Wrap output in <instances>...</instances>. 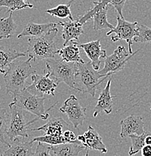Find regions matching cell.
<instances>
[{
    "label": "cell",
    "mask_w": 151,
    "mask_h": 156,
    "mask_svg": "<svg viewBox=\"0 0 151 156\" xmlns=\"http://www.w3.org/2000/svg\"><path fill=\"white\" fill-rule=\"evenodd\" d=\"M139 51L137 50L130 53L124 47L118 46L111 56H105L104 67L99 72L103 75H112L115 73L121 71L125 68L128 61Z\"/></svg>",
    "instance_id": "ba28073f"
},
{
    "label": "cell",
    "mask_w": 151,
    "mask_h": 156,
    "mask_svg": "<svg viewBox=\"0 0 151 156\" xmlns=\"http://www.w3.org/2000/svg\"><path fill=\"white\" fill-rule=\"evenodd\" d=\"M108 8V5L103 8L100 11H97L92 17V18L94 19L93 28L95 31L103 30V29H112L114 28L113 26L107 20Z\"/></svg>",
    "instance_id": "cb8c5ba5"
},
{
    "label": "cell",
    "mask_w": 151,
    "mask_h": 156,
    "mask_svg": "<svg viewBox=\"0 0 151 156\" xmlns=\"http://www.w3.org/2000/svg\"><path fill=\"white\" fill-rule=\"evenodd\" d=\"M111 83L112 78H110L107 82L105 87L104 88L103 90L99 95L98 99H97V103L96 105L94 111L93 113L94 117H97L102 112H104L106 114H109L112 111V98L115 96H112L111 95V92H110Z\"/></svg>",
    "instance_id": "9a60e30c"
},
{
    "label": "cell",
    "mask_w": 151,
    "mask_h": 156,
    "mask_svg": "<svg viewBox=\"0 0 151 156\" xmlns=\"http://www.w3.org/2000/svg\"><path fill=\"white\" fill-rule=\"evenodd\" d=\"M47 71L58 84L64 82L70 88L74 89L75 75L77 71V62L50 58L46 59Z\"/></svg>",
    "instance_id": "5b68a950"
},
{
    "label": "cell",
    "mask_w": 151,
    "mask_h": 156,
    "mask_svg": "<svg viewBox=\"0 0 151 156\" xmlns=\"http://www.w3.org/2000/svg\"><path fill=\"white\" fill-rule=\"evenodd\" d=\"M13 102L17 106L28 111L43 120H47L49 118L48 112L55 107L57 102L47 110H45L44 101L46 97H40L29 92L26 89L16 93L13 95Z\"/></svg>",
    "instance_id": "277c9868"
},
{
    "label": "cell",
    "mask_w": 151,
    "mask_h": 156,
    "mask_svg": "<svg viewBox=\"0 0 151 156\" xmlns=\"http://www.w3.org/2000/svg\"><path fill=\"white\" fill-rule=\"evenodd\" d=\"M69 44L63 46V48L58 50L59 56L62 60L66 62H72L84 63V60L81 58L79 55V47L76 41H70Z\"/></svg>",
    "instance_id": "ffe728a7"
},
{
    "label": "cell",
    "mask_w": 151,
    "mask_h": 156,
    "mask_svg": "<svg viewBox=\"0 0 151 156\" xmlns=\"http://www.w3.org/2000/svg\"><path fill=\"white\" fill-rule=\"evenodd\" d=\"M52 146L46 145V143L38 142V146L36 148V150L34 152V155H39V156H50V151H51Z\"/></svg>",
    "instance_id": "4dcf8cb0"
},
{
    "label": "cell",
    "mask_w": 151,
    "mask_h": 156,
    "mask_svg": "<svg viewBox=\"0 0 151 156\" xmlns=\"http://www.w3.org/2000/svg\"><path fill=\"white\" fill-rule=\"evenodd\" d=\"M126 1V0H97V1L94 2V6L89 11H88L87 12H85L83 15L81 16L78 20L79 21V23L84 25L88 20L92 18L93 15L97 11H100V9L105 7V6L109 5H111L115 8L117 12L121 17H123L122 11Z\"/></svg>",
    "instance_id": "4fadbf2b"
},
{
    "label": "cell",
    "mask_w": 151,
    "mask_h": 156,
    "mask_svg": "<svg viewBox=\"0 0 151 156\" xmlns=\"http://www.w3.org/2000/svg\"><path fill=\"white\" fill-rule=\"evenodd\" d=\"M58 32V29L56 28L42 36L32 37L29 39L26 53L32 61L55 58L59 50L57 48L55 41Z\"/></svg>",
    "instance_id": "3957f363"
},
{
    "label": "cell",
    "mask_w": 151,
    "mask_h": 156,
    "mask_svg": "<svg viewBox=\"0 0 151 156\" xmlns=\"http://www.w3.org/2000/svg\"><path fill=\"white\" fill-rule=\"evenodd\" d=\"M137 29L139 31V35L135 38L136 43H147L151 42V29L143 24H137Z\"/></svg>",
    "instance_id": "f546056e"
},
{
    "label": "cell",
    "mask_w": 151,
    "mask_h": 156,
    "mask_svg": "<svg viewBox=\"0 0 151 156\" xmlns=\"http://www.w3.org/2000/svg\"><path fill=\"white\" fill-rule=\"evenodd\" d=\"M111 76L108 74H100L99 71L94 68L91 62L88 63L77 62L74 90H77L82 93H88L94 98L100 83Z\"/></svg>",
    "instance_id": "7a4b0ae2"
},
{
    "label": "cell",
    "mask_w": 151,
    "mask_h": 156,
    "mask_svg": "<svg viewBox=\"0 0 151 156\" xmlns=\"http://www.w3.org/2000/svg\"><path fill=\"white\" fill-rule=\"evenodd\" d=\"M141 151L143 156H151V145L145 144Z\"/></svg>",
    "instance_id": "1f68e13d"
},
{
    "label": "cell",
    "mask_w": 151,
    "mask_h": 156,
    "mask_svg": "<svg viewBox=\"0 0 151 156\" xmlns=\"http://www.w3.org/2000/svg\"><path fill=\"white\" fill-rule=\"evenodd\" d=\"M10 115L5 109L0 108V143L6 146H10V144L5 139V134L9 127Z\"/></svg>",
    "instance_id": "f1b7e54d"
},
{
    "label": "cell",
    "mask_w": 151,
    "mask_h": 156,
    "mask_svg": "<svg viewBox=\"0 0 151 156\" xmlns=\"http://www.w3.org/2000/svg\"><path fill=\"white\" fill-rule=\"evenodd\" d=\"M145 144H149V145H151V135H150V134H147V136H146Z\"/></svg>",
    "instance_id": "d6a6232c"
},
{
    "label": "cell",
    "mask_w": 151,
    "mask_h": 156,
    "mask_svg": "<svg viewBox=\"0 0 151 156\" xmlns=\"http://www.w3.org/2000/svg\"><path fill=\"white\" fill-rule=\"evenodd\" d=\"M84 136L85 140L82 145L85 146V150L87 151L86 155L88 154L89 150H97L102 153H106L108 152L107 148L103 143L101 136L91 126H88V130L85 132Z\"/></svg>",
    "instance_id": "e0dca14e"
},
{
    "label": "cell",
    "mask_w": 151,
    "mask_h": 156,
    "mask_svg": "<svg viewBox=\"0 0 151 156\" xmlns=\"http://www.w3.org/2000/svg\"><path fill=\"white\" fill-rule=\"evenodd\" d=\"M31 59L22 61L19 58L10 64L6 72L4 74L6 93L13 96L16 93L26 89V80L36 73V69L31 64Z\"/></svg>",
    "instance_id": "6da1fadb"
},
{
    "label": "cell",
    "mask_w": 151,
    "mask_h": 156,
    "mask_svg": "<svg viewBox=\"0 0 151 156\" xmlns=\"http://www.w3.org/2000/svg\"><path fill=\"white\" fill-rule=\"evenodd\" d=\"M86 107H82L75 95H72L64 102L60 107V111L65 113L70 122L75 128L83 124L86 118Z\"/></svg>",
    "instance_id": "30bf717a"
},
{
    "label": "cell",
    "mask_w": 151,
    "mask_h": 156,
    "mask_svg": "<svg viewBox=\"0 0 151 156\" xmlns=\"http://www.w3.org/2000/svg\"><path fill=\"white\" fill-rule=\"evenodd\" d=\"M26 0H0V7L7 8L8 12L35 7L32 4L26 2Z\"/></svg>",
    "instance_id": "484cf974"
},
{
    "label": "cell",
    "mask_w": 151,
    "mask_h": 156,
    "mask_svg": "<svg viewBox=\"0 0 151 156\" xmlns=\"http://www.w3.org/2000/svg\"><path fill=\"white\" fill-rule=\"evenodd\" d=\"M9 108L10 119L6 135L11 141L18 136L28 138V128L29 126L35 122L38 121L40 118L37 117L35 119L27 122L26 121L23 109L17 106L14 102L10 104Z\"/></svg>",
    "instance_id": "8992f818"
},
{
    "label": "cell",
    "mask_w": 151,
    "mask_h": 156,
    "mask_svg": "<svg viewBox=\"0 0 151 156\" xmlns=\"http://www.w3.org/2000/svg\"><path fill=\"white\" fill-rule=\"evenodd\" d=\"M148 133L144 132L142 134H131L129 137L131 139V146L129 152V155L132 156L139 153L144 146L145 145V138Z\"/></svg>",
    "instance_id": "83f0119b"
},
{
    "label": "cell",
    "mask_w": 151,
    "mask_h": 156,
    "mask_svg": "<svg viewBox=\"0 0 151 156\" xmlns=\"http://www.w3.org/2000/svg\"><path fill=\"white\" fill-rule=\"evenodd\" d=\"M32 83L26 87L29 92L40 97H45L46 95L54 96L58 84L48 71L46 73L44 71L43 75L33 74L32 75Z\"/></svg>",
    "instance_id": "9c48e42d"
},
{
    "label": "cell",
    "mask_w": 151,
    "mask_h": 156,
    "mask_svg": "<svg viewBox=\"0 0 151 156\" xmlns=\"http://www.w3.org/2000/svg\"><path fill=\"white\" fill-rule=\"evenodd\" d=\"M79 48L83 49L87 56L91 60L94 68L98 71L101 64L100 59L106 56V51L101 49L100 41L97 40L86 44H82Z\"/></svg>",
    "instance_id": "5bb4252c"
},
{
    "label": "cell",
    "mask_w": 151,
    "mask_h": 156,
    "mask_svg": "<svg viewBox=\"0 0 151 156\" xmlns=\"http://www.w3.org/2000/svg\"><path fill=\"white\" fill-rule=\"evenodd\" d=\"M121 138L129 137L131 134L140 135L145 132L144 123L143 119L140 116L130 115L121 122Z\"/></svg>",
    "instance_id": "8fae6325"
},
{
    "label": "cell",
    "mask_w": 151,
    "mask_h": 156,
    "mask_svg": "<svg viewBox=\"0 0 151 156\" xmlns=\"http://www.w3.org/2000/svg\"><path fill=\"white\" fill-rule=\"evenodd\" d=\"M150 109H151V106H150Z\"/></svg>",
    "instance_id": "836d02e7"
},
{
    "label": "cell",
    "mask_w": 151,
    "mask_h": 156,
    "mask_svg": "<svg viewBox=\"0 0 151 156\" xmlns=\"http://www.w3.org/2000/svg\"><path fill=\"white\" fill-rule=\"evenodd\" d=\"M118 25L116 27L110 29L106 33V35H110L112 33H115V36L111 38L112 42H116L120 40H124L128 44L129 52L132 53V45L135 43V38L139 35V31L137 29V22H129L120 15L117 17Z\"/></svg>",
    "instance_id": "52a82bcc"
},
{
    "label": "cell",
    "mask_w": 151,
    "mask_h": 156,
    "mask_svg": "<svg viewBox=\"0 0 151 156\" xmlns=\"http://www.w3.org/2000/svg\"><path fill=\"white\" fill-rule=\"evenodd\" d=\"M63 27L62 38L64 39L63 46L67 44L70 41L78 40L82 34L84 33L83 24L79 20H70L58 23Z\"/></svg>",
    "instance_id": "2e32d148"
},
{
    "label": "cell",
    "mask_w": 151,
    "mask_h": 156,
    "mask_svg": "<svg viewBox=\"0 0 151 156\" xmlns=\"http://www.w3.org/2000/svg\"><path fill=\"white\" fill-rule=\"evenodd\" d=\"M84 149L85 146L76 143H64L53 145L51 148L53 155L57 156H78Z\"/></svg>",
    "instance_id": "44dd1931"
},
{
    "label": "cell",
    "mask_w": 151,
    "mask_h": 156,
    "mask_svg": "<svg viewBox=\"0 0 151 156\" xmlns=\"http://www.w3.org/2000/svg\"><path fill=\"white\" fill-rule=\"evenodd\" d=\"M74 1V0H70L67 4L59 5H58L56 8L46 10V13L53 16V17H58V18H67V17H69L70 20H74L70 11L71 4H72Z\"/></svg>",
    "instance_id": "d4e9b609"
},
{
    "label": "cell",
    "mask_w": 151,
    "mask_h": 156,
    "mask_svg": "<svg viewBox=\"0 0 151 156\" xmlns=\"http://www.w3.org/2000/svg\"><path fill=\"white\" fill-rule=\"evenodd\" d=\"M26 137L18 136L11 140L9 149L5 151L0 155L3 156H32L34 152L32 151V141L25 140Z\"/></svg>",
    "instance_id": "7c38bea8"
},
{
    "label": "cell",
    "mask_w": 151,
    "mask_h": 156,
    "mask_svg": "<svg viewBox=\"0 0 151 156\" xmlns=\"http://www.w3.org/2000/svg\"><path fill=\"white\" fill-rule=\"evenodd\" d=\"M69 129V125L61 117L52 118L49 120L48 122L43 125V126L39 127L38 128H32L31 131H43L46 135L51 134H60L62 135L63 132L65 130Z\"/></svg>",
    "instance_id": "d6986e66"
},
{
    "label": "cell",
    "mask_w": 151,
    "mask_h": 156,
    "mask_svg": "<svg viewBox=\"0 0 151 156\" xmlns=\"http://www.w3.org/2000/svg\"><path fill=\"white\" fill-rule=\"evenodd\" d=\"M32 143L34 142H43L46 143V144L49 145H58V144H64V143H74L71 141L68 140L66 139L64 136L60 135V134H51V135H46L44 134L43 136H36V137H33L31 139Z\"/></svg>",
    "instance_id": "4316f807"
},
{
    "label": "cell",
    "mask_w": 151,
    "mask_h": 156,
    "mask_svg": "<svg viewBox=\"0 0 151 156\" xmlns=\"http://www.w3.org/2000/svg\"><path fill=\"white\" fill-rule=\"evenodd\" d=\"M58 26H60L59 23H48L43 24L29 23L24 27L17 38H20L25 36L40 37L51 31L52 29L58 28Z\"/></svg>",
    "instance_id": "ac0fdd59"
},
{
    "label": "cell",
    "mask_w": 151,
    "mask_h": 156,
    "mask_svg": "<svg viewBox=\"0 0 151 156\" xmlns=\"http://www.w3.org/2000/svg\"><path fill=\"white\" fill-rule=\"evenodd\" d=\"M27 53H19L16 50L0 46V73L5 74L10 64L18 58L26 56Z\"/></svg>",
    "instance_id": "7402d4cb"
},
{
    "label": "cell",
    "mask_w": 151,
    "mask_h": 156,
    "mask_svg": "<svg viewBox=\"0 0 151 156\" xmlns=\"http://www.w3.org/2000/svg\"><path fill=\"white\" fill-rule=\"evenodd\" d=\"M17 24L13 19V12L8 17L0 19V39L12 38L17 32Z\"/></svg>",
    "instance_id": "603a6c76"
}]
</instances>
